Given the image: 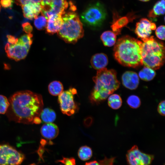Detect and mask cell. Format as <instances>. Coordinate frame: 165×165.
I'll return each instance as SVG.
<instances>
[{
	"label": "cell",
	"instance_id": "obj_20",
	"mask_svg": "<svg viewBox=\"0 0 165 165\" xmlns=\"http://www.w3.org/2000/svg\"><path fill=\"white\" fill-rule=\"evenodd\" d=\"M116 35L113 31H108L102 33L101 36V38L105 46L110 47L116 43Z\"/></svg>",
	"mask_w": 165,
	"mask_h": 165
},
{
	"label": "cell",
	"instance_id": "obj_33",
	"mask_svg": "<svg viewBox=\"0 0 165 165\" xmlns=\"http://www.w3.org/2000/svg\"><path fill=\"white\" fill-rule=\"evenodd\" d=\"M14 2L13 0H0V5L5 8L11 9Z\"/></svg>",
	"mask_w": 165,
	"mask_h": 165
},
{
	"label": "cell",
	"instance_id": "obj_2",
	"mask_svg": "<svg viewBox=\"0 0 165 165\" xmlns=\"http://www.w3.org/2000/svg\"><path fill=\"white\" fill-rule=\"evenodd\" d=\"M142 41L129 35L119 38L114 49L115 58L121 65L136 68L142 65Z\"/></svg>",
	"mask_w": 165,
	"mask_h": 165
},
{
	"label": "cell",
	"instance_id": "obj_15",
	"mask_svg": "<svg viewBox=\"0 0 165 165\" xmlns=\"http://www.w3.org/2000/svg\"><path fill=\"white\" fill-rule=\"evenodd\" d=\"M62 15H52L48 18L46 28V31L48 33L53 34L58 32L62 24Z\"/></svg>",
	"mask_w": 165,
	"mask_h": 165
},
{
	"label": "cell",
	"instance_id": "obj_9",
	"mask_svg": "<svg viewBox=\"0 0 165 165\" xmlns=\"http://www.w3.org/2000/svg\"><path fill=\"white\" fill-rule=\"evenodd\" d=\"M42 15L47 19L51 15H62L68 6L67 0H42Z\"/></svg>",
	"mask_w": 165,
	"mask_h": 165
},
{
	"label": "cell",
	"instance_id": "obj_5",
	"mask_svg": "<svg viewBox=\"0 0 165 165\" xmlns=\"http://www.w3.org/2000/svg\"><path fill=\"white\" fill-rule=\"evenodd\" d=\"M62 16L63 22L58 35L65 42L75 43L84 35L82 23L75 12H64Z\"/></svg>",
	"mask_w": 165,
	"mask_h": 165
},
{
	"label": "cell",
	"instance_id": "obj_35",
	"mask_svg": "<svg viewBox=\"0 0 165 165\" xmlns=\"http://www.w3.org/2000/svg\"><path fill=\"white\" fill-rule=\"evenodd\" d=\"M23 31L28 34H31L33 30V27L29 22H25L22 24Z\"/></svg>",
	"mask_w": 165,
	"mask_h": 165
},
{
	"label": "cell",
	"instance_id": "obj_38",
	"mask_svg": "<svg viewBox=\"0 0 165 165\" xmlns=\"http://www.w3.org/2000/svg\"><path fill=\"white\" fill-rule=\"evenodd\" d=\"M139 0L142 1V2H146L150 0Z\"/></svg>",
	"mask_w": 165,
	"mask_h": 165
},
{
	"label": "cell",
	"instance_id": "obj_40",
	"mask_svg": "<svg viewBox=\"0 0 165 165\" xmlns=\"http://www.w3.org/2000/svg\"><path fill=\"white\" fill-rule=\"evenodd\" d=\"M1 6L0 4V10H1Z\"/></svg>",
	"mask_w": 165,
	"mask_h": 165
},
{
	"label": "cell",
	"instance_id": "obj_13",
	"mask_svg": "<svg viewBox=\"0 0 165 165\" xmlns=\"http://www.w3.org/2000/svg\"><path fill=\"white\" fill-rule=\"evenodd\" d=\"M113 20L111 26L113 32L116 35L119 34L122 28L136 18L132 13H129L125 16L120 17L116 12L113 13Z\"/></svg>",
	"mask_w": 165,
	"mask_h": 165
},
{
	"label": "cell",
	"instance_id": "obj_3",
	"mask_svg": "<svg viewBox=\"0 0 165 165\" xmlns=\"http://www.w3.org/2000/svg\"><path fill=\"white\" fill-rule=\"evenodd\" d=\"M93 79L95 85L89 98L93 104L98 105L105 100L120 86L116 73L113 69L104 68L98 70Z\"/></svg>",
	"mask_w": 165,
	"mask_h": 165
},
{
	"label": "cell",
	"instance_id": "obj_16",
	"mask_svg": "<svg viewBox=\"0 0 165 165\" xmlns=\"http://www.w3.org/2000/svg\"><path fill=\"white\" fill-rule=\"evenodd\" d=\"M24 16L29 20L35 18L41 12L40 4L29 3L21 6Z\"/></svg>",
	"mask_w": 165,
	"mask_h": 165
},
{
	"label": "cell",
	"instance_id": "obj_39",
	"mask_svg": "<svg viewBox=\"0 0 165 165\" xmlns=\"http://www.w3.org/2000/svg\"><path fill=\"white\" fill-rule=\"evenodd\" d=\"M30 165H36L35 164V163H32V164H31Z\"/></svg>",
	"mask_w": 165,
	"mask_h": 165
},
{
	"label": "cell",
	"instance_id": "obj_8",
	"mask_svg": "<svg viewBox=\"0 0 165 165\" xmlns=\"http://www.w3.org/2000/svg\"><path fill=\"white\" fill-rule=\"evenodd\" d=\"M24 158V154L11 146L0 145V165H19Z\"/></svg>",
	"mask_w": 165,
	"mask_h": 165
},
{
	"label": "cell",
	"instance_id": "obj_23",
	"mask_svg": "<svg viewBox=\"0 0 165 165\" xmlns=\"http://www.w3.org/2000/svg\"><path fill=\"white\" fill-rule=\"evenodd\" d=\"M108 105L113 109H117L122 106V99L120 96L117 94H113L109 96L108 100Z\"/></svg>",
	"mask_w": 165,
	"mask_h": 165
},
{
	"label": "cell",
	"instance_id": "obj_25",
	"mask_svg": "<svg viewBox=\"0 0 165 165\" xmlns=\"http://www.w3.org/2000/svg\"><path fill=\"white\" fill-rule=\"evenodd\" d=\"M92 152L91 149L87 146L81 147L78 152L79 158L82 160L86 161L89 159L92 156Z\"/></svg>",
	"mask_w": 165,
	"mask_h": 165
},
{
	"label": "cell",
	"instance_id": "obj_29",
	"mask_svg": "<svg viewBox=\"0 0 165 165\" xmlns=\"http://www.w3.org/2000/svg\"><path fill=\"white\" fill-rule=\"evenodd\" d=\"M9 105V100L5 96L0 95V114H5Z\"/></svg>",
	"mask_w": 165,
	"mask_h": 165
},
{
	"label": "cell",
	"instance_id": "obj_26",
	"mask_svg": "<svg viewBox=\"0 0 165 165\" xmlns=\"http://www.w3.org/2000/svg\"><path fill=\"white\" fill-rule=\"evenodd\" d=\"M127 102L129 106L133 108H137L141 105V101L139 97L134 95L129 96L127 99Z\"/></svg>",
	"mask_w": 165,
	"mask_h": 165
},
{
	"label": "cell",
	"instance_id": "obj_12",
	"mask_svg": "<svg viewBox=\"0 0 165 165\" xmlns=\"http://www.w3.org/2000/svg\"><path fill=\"white\" fill-rule=\"evenodd\" d=\"M156 29V24L146 18H141L136 23L135 34L141 39L150 37L152 30Z\"/></svg>",
	"mask_w": 165,
	"mask_h": 165
},
{
	"label": "cell",
	"instance_id": "obj_17",
	"mask_svg": "<svg viewBox=\"0 0 165 165\" xmlns=\"http://www.w3.org/2000/svg\"><path fill=\"white\" fill-rule=\"evenodd\" d=\"M41 133L45 138L52 140L55 138L58 135L59 130L57 126L51 123H45L41 128Z\"/></svg>",
	"mask_w": 165,
	"mask_h": 165
},
{
	"label": "cell",
	"instance_id": "obj_32",
	"mask_svg": "<svg viewBox=\"0 0 165 165\" xmlns=\"http://www.w3.org/2000/svg\"><path fill=\"white\" fill-rule=\"evenodd\" d=\"M13 1L17 5L21 6L29 3L41 4L42 0H13Z\"/></svg>",
	"mask_w": 165,
	"mask_h": 165
},
{
	"label": "cell",
	"instance_id": "obj_30",
	"mask_svg": "<svg viewBox=\"0 0 165 165\" xmlns=\"http://www.w3.org/2000/svg\"><path fill=\"white\" fill-rule=\"evenodd\" d=\"M32 36L31 34H25L22 36L18 39L24 44L30 47L32 42Z\"/></svg>",
	"mask_w": 165,
	"mask_h": 165
},
{
	"label": "cell",
	"instance_id": "obj_14",
	"mask_svg": "<svg viewBox=\"0 0 165 165\" xmlns=\"http://www.w3.org/2000/svg\"><path fill=\"white\" fill-rule=\"evenodd\" d=\"M123 85L126 88L131 90L136 89L139 84L138 76L136 73L131 71L125 72L122 76Z\"/></svg>",
	"mask_w": 165,
	"mask_h": 165
},
{
	"label": "cell",
	"instance_id": "obj_6",
	"mask_svg": "<svg viewBox=\"0 0 165 165\" xmlns=\"http://www.w3.org/2000/svg\"><path fill=\"white\" fill-rule=\"evenodd\" d=\"M107 13L104 5L99 2L88 5L81 15V21L92 28L101 26L106 19Z\"/></svg>",
	"mask_w": 165,
	"mask_h": 165
},
{
	"label": "cell",
	"instance_id": "obj_19",
	"mask_svg": "<svg viewBox=\"0 0 165 165\" xmlns=\"http://www.w3.org/2000/svg\"><path fill=\"white\" fill-rule=\"evenodd\" d=\"M165 11V0H160L156 2L149 12L148 16L149 18L155 19L159 16L164 15Z\"/></svg>",
	"mask_w": 165,
	"mask_h": 165
},
{
	"label": "cell",
	"instance_id": "obj_36",
	"mask_svg": "<svg viewBox=\"0 0 165 165\" xmlns=\"http://www.w3.org/2000/svg\"><path fill=\"white\" fill-rule=\"evenodd\" d=\"M60 162L62 163L64 165H75V161L73 158H64Z\"/></svg>",
	"mask_w": 165,
	"mask_h": 165
},
{
	"label": "cell",
	"instance_id": "obj_28",
	"mask_svg": "<svg viewBox=\"0 0 165 165\" xmlns=\"http://www.w3.org/2000/svg\"><path fill=\"white\" fill-rule=\"evenodd\" d=\"M115 160V157H112L105 158L99 161H93L86 163L85 165H113Z\"/></svg>",
	"mask_w": 165,
	"mask_h": 165
},
{
	"label": "cell",
	"instance_id": "obj_21",
	"mask_svg": "<svg viewBox=\"0 0 165 165\" xmlns=\"http://www.w3.org/2000/svg\"><path fill=\"white\" fill-rule=\"evenodd\" d=\"M43 122L45 123L54 122L56 117V114L52 109L46 108L42 110L40 115Z\"/></svg>",
	"mask_w": 165,
	"mask_h": 165
},
{
	"label": "cell",
	"instance_id": "obj_1",
	"mask_svg": "<svg viewBox=\"0 0 165 165\" xmlns=\"http://www.w3.org/2000/svg\"><path fill=\"white\" fill-rule=\"evenodd\" d=\"M9 105L6 112L9 120L26 124L33 123L40 117L43 103L42 96L29 90L16 92L9 100Z\"/></svg>",
	"mask_w": 165,
	"mask_h": 165
},
{
	"label": "cell",
	"instance_id": "obj_27",
	"mask_svg": "<svg viewBox=\"0 0 165 165\" xmlns=\"http://www.w3.org/2000/svg\"><path fill=\"white\" fill-rule=\"evenodd\" d=\"M47 22V19L43 16L41 15L35 18L34 24L37 29L42 30L46 28Z\"/></svg>",
	"mask_w": 165,
	"mask_h": 165
},
{
	"label": "cell",
	"instance_id": "obj_24",
	"mask_svg": "<svg viewBox=\"0 0 165 165\" xmlns=\"http://www.w3.org/2000/svg\"><path fill=\"white\" fill-rule=\"evenodd\" d=\"M49 93L52 95L57 96L60 94L63 90V86L62 83L57 81L50 82L48 87Z\"/></svg>",
	"mask_w": 165,
	"mask_h": 165
},
{
	"label": "cell",
	"instance_id": "obj_22",
	"mask_svg": "<svg viewBox=\"0 0 165 165\" xmlns=\"http://www.w3.org/2000/svg\"><path fill=\"white\" fill-rule=\"evenodd\" d=\"M139 76L142 80L145 81L152 80L156 75L154 70L149 67H144L139 72Z\"/></svg>",
	"mask_w": 165,
	"mask_h": 165
},
{
	"label": "cell",
	"instance_id": "obj_10",
	"mask_svg": "<svg viewBox=\"0 0 165 165\" xmlns=\"http://www.w3.org/2000/svg\"><path fill=\"white\" fill-rule=\"evenodd\" d=\"M126 158L129 165H150L154 156L142 152L134 145L127 151Z\"/></svg>",
	"mask_w": 165,
	"mask_h": 165
},
{
	"label": "cell",
	"instance_id": "obj_37",
	"mask_svg": "<svg viewBox=\"0 0 165 165\" xmlns=\"http://www.w3.org/2000/svg\"><path fill=\"white\" fill-rule=\"evenodd\" d=\"M8 41L10 44H14L16 43L18 40V38H16L15 37L10 35L7 36Z\"/></svg>",
	"mask_w": 165,
	"mask_h": 165
},
{
	"label": "cell",
	"instance_id": "obj_4",
	"mask_svg": "<svg viewBox=\"0 0 165 165\" xmlns=\"http://www.w3.org/2000/svg\"><path fill=\"white\" fill-rule=\"evenodd\" d=\"M141 40L142 65L154 70L159 69L164 62L163 44L153 36Z\"/></svg>",
	"mask_w": 165,
	"mask_h": 165
},
{
	"label": "cell",
	"instance_id": "obj_34",
	"mask_svg": "<svg viewBox=\"0 0 165 165\" xmlns=\"http://www.w3.org/2000/svg\"><path fill=\"white\" fill-rule=\"evenodd\" d=\"M165 100L161 101L157 107L158 112L161 116H164L165 114Z\"/></svg>",
	"mask_w": 165,
	"mask_h": 165
},
{
	"label": "cell",
	"instance_id": "obj_7",
	"mask_svg": "<svg viewBox=\"0 0 165 165\" xmlns=\"http://www.w3.org/2000/svg\"><path fill=\"white\" fill-rule=\"evenodd\" d=\"M77 93L75 88H71L63 91L58 95V101L63 114L71 116L77 112L78 107L74 98Z\"/></svg>",
	"mask_w": 165,
	"mask_h": 165
},
{
	"label": "cell",
	"instance_id": "obj_11",
	"mask_svg": "<svg viewBox=\"0 0 165 165\" xmlns=\"http://www.w3.org/2000/svg\"><path fill=\"white\" fill-rule=\"evenodd\" d=\"M30 48V47L20 42L18 39L16 43L14 44L7 43L5 47L7 56L16 61L24 59Z\"/></svg>",
	"mask_w": 165,
	"mask_h": 165
},
{
	"label": "cell",
	"instance_id": "obj_18",
	"mask_svg": "<svg viewBox=\"0 0 165 165\" xmlns=\"http://www.w3.org/2000/svg\"><path fill=\"white\" fill-rule=\"evenodd\" d=\"M92 67L99 70L105 68L108 63L107 56L104 53H98L94 55L90 61Z\"/></svg>",
	"mask_w": 165,
	"mask_h": 165
},
{
	"label": "cell",
	"instance_id": "obj_31",
	"mask_svg": "<svg viewBox=\"0 0 165 165\" xmlns=\"http://www.w3.org/2000/svg\"><path fill=\"white\" fill-rule=\"evenodd\" d=\"M164 25H161L156 29L155 34L157 37L162 40L165 39V28Z\"/></svg>",
	"mask_w": 165,
	"mask_h": 165
}]
</instances>
